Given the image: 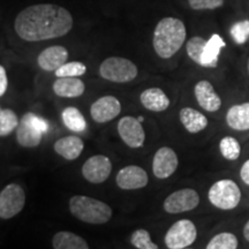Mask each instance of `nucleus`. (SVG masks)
<instances>
[{
	"mask_svg": "<svg viewBox=\"0 0 249 249\" xmlns=\"http://www.w3.org/2000/svg\"><path fill=\"white\" fill-rule=\"evenodd\" d=\"M73 27V18L66 8L54 4H37L21 11L14 28L20 38L40 42L67 35Z\"/></svg>",
	"mask_w": 249,
	"mask_h": 249,
	"instance_id": "obj_1",
	"label": "nucleus"
},
{
	"mask_svg": "<svg viewBox=\"0 0 249 249\" xmlns=\"http://www.w3.org/2000/svg\"><path fill=\"white\" fill-rule=\"evenodd\" d=\"M186 39V27L181 20L165 18L156 26L152 44L156 53L163 59L172 58Z\"/></svg>",
	"mask_w": 249,
	"mask_h": 249,
	"instance_id": "obj_2",
	"label": "nucleus"
},
{
	"mask_svg": "<svg viewBox=\"0 0 249 249\" xmlns=\"http://www.w3.org/2000/svg\"><path fill=\"white\" fill-rule=\"evenodd\" d=\"M71 213L81 222L92 225L107 223L112 217L110 205L83 195H75L70 200Z\"/></svg>",
	"mask_w": 249,
	"mask_h": 249,
	"instance_id": "obj_3",
	"label": "nucleus"
},
{
	"mask_svg": "<svg viewBox=\"0 0 249 249\" xmlns=\"http://www.w3.org/2000/svg\"><path fill=\"white\" fill-rule=\"evenodd\" d=\"M49 123L37 114H24L17 128V140L18 144L24 148H34L42 142L43 134L48 133Z\"/></svg>",
	"mask_w": 249,
	"mask_h": 249,
	"instance_id": "obj_4",
	"label": "nucleus"
},
{
	"mask_svg": "<svg viewBox=\"0 0 249 249\" xmlns=\"http://www.w3.org/2000/svg\"><path fill=\"white\" fill-rule=\"evenodd\" d=\"M208 197L218 209L232 210L240 203L241 191L233 180L223 179L211 186Z\"/></svg>",
	"mask_w": 249,
	"mask_h": 249,
	"instance_id": "obj_5",
	"label": "nucleus"
},
{
	"mask_svg": "<svg viewBox=\"0 0 249 249\" xmlns=\"http://www.w3.org/2000/svg\"><path fill=\"white\" fill-rule=\"evenodd\" d=\"M99 74L103 79L111 82L124 83L133 81L138 76V67L126 58L110 57L101 64Z\"/></svg>",
	"mask_w": 249,
	"mask_h": 249,
	"instance_id": "obj_6",
	"label": "nucleus"
},
{
	"mask_svg": "<svg viewBox=\"0 0 249 249\" xmlns=\"http://www.w3.org/2000/svg\"><path fill=\"white\" fill-rule=\"evenodd\" d=\"M26 204L24 189L18 183H9L0 193V218L11 219L20 213Z\"/></svg>",
	"mask_w": 249,
	"mask_h": 249,
	"instance_id": "obj_7",
	"label": "nucleus"
},
{
	"mask_svg": "<svg viewBox=\"0 0 249 249\" xmlns=\"http://www.w3.org/2000/svg\"><path fill=\"white\" fill-rule=\"evenodd\" d=\"M197 230L189 219H181L174 223L165 235V245L170 249H183L194 244Z\"/></svg>",
	"mask_w": 249,
	"mask_h": 249,
	"instance_id": "obj_8",
	"label": "nucleus"
},
{
	"mask_svg": "<svg viewBox=\"0 0 249 249\" xmlns=\"http://www.w3.org/2000/svg\"><path fill=\"white\" fill-rule=\"evenodd\" d=\"M200 203V196L192 188H183L167 196L164 201V210L169 213H181L194 210Z\"/></svg>",
	"mask_w": 249,
	"mask_h": 249,
	"instance_id": "obj_9",
	"label": "nucleus"
},
{
	"mask_svg": "<svg viewBox=\"0 0 249 249\" xmlns=\"http://www.w3.org/2000/svg\"><path fill=\"white\" fill-rule=\"evenodd\" d=\"M118 133L129 148H141L144 143L145 133L142 124L134 117H124L118 123Z\"/></svg>",
	"mask_w": 249,
	"mask_h": 249,
	"instance_id": "obj_10",
	"label": "nucleus"
},
{
	"mask_svg": "<svg viewBox=\"0 0 249 249\" xmlns=\"http://www.w3.org/2000/svg\"><path fill=\"white\" fill-rule=\"evenodd\" d=\"M112 171L111 160L107 156L96 155L90 157L82 166V176L91 183H102L107 180Z\"/></svg>",
	"mask_w": 249,
	"mask_h": 249,
	"instance_id": "obj_11",
	"label": "nucleus"
},
{
	"mask_svg": "<svg viewBox=\"0 0 249 249\" xmlns=\"http://www.w3.org/2000/svg\"><path fill=\"white\" fill-rule=\"evenodd\" d=\"M178 156L169 147L158 149L152 160V172L158 179H166L176 172L178 167Z\"/></svg>",
	"mask_w": 249,
	"mask_h": 249,
	"instance_id": "obj_12",
	"label": "nucleus"
},
{
	"mask_svg": "<svg viewBox=\"0 0 249 249\" xmlns=\"http://www.w3.org/2000/svg\"><path fill=\"white\" fill-rule=\"evenodd\" d=\"M121 112V104L114 96H103L90 108L91 118L96 123L105 124L113 120Z\"/></svg>",
	"mask_w": 249,
	"mask_h": 249,
	"instance_id": "obj_13",
	"label": "nucleus"
},
{
	"mask_svg": "<svg viewBox=\"0 0 249 249\" xmlns=\"http://www.w3.org/2000/svg\"><path fill=\"white\" fill-rule=\"evenodd\" d=\"M148 181L149 178L147 172L142 167L136 166V165H129V166L121 169L116 178L118 187L124 191L143 188L148 185Z\"/></svg>",
	"mask_w": 249,
	"mask_h": 249,
	"instance_id": "obj_14",
	"label": "nucleus"
},
{
	"mask_svg": "<svg viewBox=\"0 0 249 249\" xmlns=\"http://www.w3.org/2000/svg\"><path fill=\"white\" fill-rule=\"evenodd\" d=\"M194 92L198 105L205 111L216 112L222 107V99L209 81L202 80L196 83Z\"/></svg>",
	"mask_w": 249,
	"mask_h": 249,
	"instance_id": "obj_15",
	"label": "nucleus"
},
{
	"mask_svg": "<svg viewBox=\"0 0 249 249\" xmlns=\"http://www.w3.org/2000/svg\"><path fill=\"white\" fill-rule=\"evenodd\" d=\"M68 60V51L66 48L60 45H53L43 50L38 55L37 62L43 71H57Z\"/></svg>",
	"mask_w": 249,
	"mask_h": 249,
	"instance_id": "obj_16",
	"label": "nucleus"
},
{
	"mask_svg": "<svg viewBox=\"0 0 249 249\" xmlns=\"http://www.w3.org/2000/svg\"><path fill=\"white\" fill-rule=\"evenodd\" d=\"M86 86L82 80L75 76L58 77L53 83V91L59 97L75 98L83 95Z\"/></svg>",
	"mask_w": 249,
	"mask_h": 249,
	"instance_id": "obj_17",
	"label": "nucleus"
},
{
	"mask_svg": "<svg viewBox=\"0 0 249 249\" xmlns=\"http://www.w3.org/2000/svg\"><path fill=\"white\" fill-rule=\"evenodd\" d=\"M85 143L79 136L71 135L59 139L54 143V151L67 160H74L81 155Z\"/></svg>",
	"mask_w": 249,
	"mask_h": 249,
	"instance_id": "obj_18",
	"label": "nucleus"
},
{
	"mask_svg": "<svg viewBox=\"0 0 249 249\" xmlns=\"http://www.w3.org/2000/svg\"><path fill=\"white\" fill-rule=\"evenodd\" d=\"M141 103L147 110L163 112L170 107V99L160 88H149L141 93Z\"/></svg>",
	"mask_w": 249,
	"mask_h": 249,
	"instance_id": "obj_19",
	"label": "nucleus"
},
{
	"mask_svg": "<svg viewBox=\"0 0 249 249\" xmlns=\"http://www.w3.org/2000/svg\"><path fill=\"white\" fill-rule=\"evenodd\" d=\"M180 121L187 132L192 134L200 133L208 126L207 117L192 107H183L180 111Z\"/></svg>",
	"mask_w": 249,
	"mask_h": 249,
	"instance_id": "obj_20",
	"label": "nucleus"
},
{
	"mask_svg": "<svg viewBox=\"0 0 249 249\" xmlns=\"http://www.w3.org/2000/svg\"><path fill=\"white\" fill-rule=\"evenodd\" d=\"M226 123L235 130L249 129V103L233 105L227 111Z\"/></svg>",
	"mask_w": 249,
	"mask_h": 249,
	"instance_id": "obj_21",
	"label": "nucleus"
},
{
	"mask_svg": "<svg viewBox=\"0 0 249 249\" xmlns=\"http://www.w3.org/2000/svg\"><path fill=\"white\" fill-rule=\"evenodd\" d=\"M226 43L217 34L211 36L207 44L204 46L203 53H202V67H216L218 64V57H219L220 50L225 48Z\"/></svg>",
	"mask_w": 249,
	"mask_h": 249,
	"instance_id": "obj_22",
	"label": "nucleus"
},
{
	"mask_svg": "<svg viewBox=\"0 0 249 249\" xmlns=\"http://www.w3.org/2000/svg\"><path fill=\"white\" fill-rule=\"evenodd\" d=\"M54 249H88L89 245L85 239L75 233L61 231L55 233L52 239Z\"/></svg>",
	"mask_w": 249,
	"mask_h": 249,
	"instance_id": "obj_23",
	"label": "nucleus"
},
{
	"mask_svg": "<svg viewBox=\"0 0 249 249\" xmlns=\"http://www.w3.org/2000/svg\"><path fill=\"white\" fill-rule=\"evenodd\" d=\"M62 121L68 129L74 133H82L87 128V123L83 114L76 107H66L61 113Z\"/></svg>",
	"mask_w": 249,
	"mask_h": 249,
	"instance_id": "obj_24",
	"label": "nucleus"
},
{
	"mask_svg": "<svg viewBox=\"0 0 249 249\" xmlns=\"http://www.w3.org/2000/svg\"><path fill=\"white\" fill-rule=\"evenodd\" d=\"M18 121L17 113L11 108H2L0 112V136H8L18 128Z\"/></svg>",
	"mask_w": 249,
	"mask_h": 249,
	"instance_id": "obj_25",
	"label": "nucleus"
},
{
	"mask_svg": "<svg viewBox=\"0 0 249 249\" xmlns=\"http://www.w3.org/2000/svg\"><path fill=\"white\" fill-rule=\"evenodd\" d=\"M219 149L222 155L229 160H235L240 157L241 145L238 140L232 136H225L220 140Z\"/></svg>",
	"mask_w": 249,
	"mask_h": 249,
	"instance_id": "obj_26",
	"label": "nucleus"
},
{
	"mask_svg": "<svg viewBox=\"0 0 249 249\" xmlns=\"http://www.w3.org/2000/svg\"><path fill=\"white\" fill-rule=\"evenodd\" d=\"M208 249H236L238 239L233 233L223 232L214 235L207 246Z\"/></svg>",
	"mask_w": 249,
	"mask_h": 249,
	"instance_id": "obj_27",
	"label": "nucleus"
},
{
	"mask_svg": "<svg viewBox=\"0 0 249 249\" xmlns=\"http://www.w3.org/2000/svg\"><path fill=\"white\" fill-rule=\"evenodd\" d=\"M205 44H207V40L202 38L200 36L192 37V38L187 42V54H188V57L191 58L193 61L198 64L200 66L202 62V53H203Z\"/></svg>",
	"mask_w": 249,
	"mask_h": 249,
	"instance_id": "obj_28",
	"label": "nucleus"
},
{
	"mask_svg": "<svg viewBox=\"0 0 249 249\" xmlns=\"http://www.w3.org/2000/svg\"><path fill=\"white\" fill-rule=\"evenodd\" d=\"M87 71V67L85 64L80 61H71L64 64L60 68L55 71V76L57 77H66V76H82Z\"/></svg>",
	"mask_w": 249,
	"mask_h": 249,
	"instance_id": "obj_29",
	"label": "nucleus"
},
{
	"mask_svg": "<svg viewBox=\"0 0 249 249\" xmlns=\"http://www.w3.org/2000/svg\"><path fill=\"white\" fill-rule=\"evenodd\" d=\"M130 242L135 248L139 249H157L158 246L151 241L150 233L147 230H136L130 236Z\"/></svg>",
	"mask_w": 249,
	"mask_h": 249,
	"instance_id": "obj_30",
	"label": "nucleus"
},
{
	"mask_svg": "<svg viewBox=\"0 0 249 249\" xmlns=\"http://www.w3.org/2000/svg\"><path fill=\"white\" fill-rule=\"evenodd\" d=\"M230 34L236 44H244L249 38V21L244 20L234 23L231 27Z\"/></svg>",
	"mask_w": 249,
	"mask_h": 249,
	"instance_id": "obj_31",
	"label": "nucleus"
},
{
	"mask_svg": "<svg viewBox=\"0 0 249 249\" xmlns=\"http://www.w3.org/2000/svg\"><path fill=\"white\" fill-rule=\"evenodd\" d=\"M189 5L195 11L202 9H216L222 7L224 0H188Z\"/></svg>",
	"mask_w": 249,
	"mask_h": 249,
	"instance_id": "obj_32",
	"label": "nucleus"
},
{
	"mask_svg": "<svg viewBox=\"0 0 249 249\" xmlns=\"http://www.w3.org/2000/svg\"><path fill=\"white\" fill-rule=\"evenodd\" d=\"M8 86V80H7V74H6V70L0 65V97L5 95L6 90H7Z\"/></svg>",
	"mask_w": 249,
	"mask_h": 249,
	"instance_id": "obj_33",
	"label": "nucleus"
},
{
	"mask_svg": "<svg viewBox=\"0 0 249 249\" xmlns=\"http://www.w3.org/2000/svg\"><path fill=\"white\" fill-rule=\"evenodd\" d=\"M240 176H241L242 181H244L246 185L249 186V160L247 161H245V164L242 165Z\"/></svg>",
	"mask_w": 249,
	"mask_h": 249,
	"instance_id": "obj_34",
	"label": "nucleus"
},
{
	"mask_svg": "<svg viewBox=\"0 0 249 249\" xmlns=\"http://www.w3.org/2000/svg\"><path fill=\"white\" fill-rule=\"evenodd\" d=\"M244 235H245L246 240L249 241V220L247 222V224H246V226L244 229Z\"/></svg>",
	"mask_w": 249,
	"mask_h": 249,
	"instance_id": "obj_35",
	"label": "nucleus"
},
{
	"mask_svg": "<svg viewBox=\"0 0 249 249\" xmlns=\"http://www.w3.org/2000/svg\"><path fill=\"white\" fill-rule=\"evenodd\" d=\"M138 120L140 121V123H142V121H143V120H144V118H143L142 116H140V117H138Z\"/></svg>",
	"mask_w": 249,
	"mask_h": 249,
	"instance_id": "obj_36",
	"label": "nucleus"
},
{
	"mask_svg": "<svg viewBox=\"0 0 249 249\" xmlns=\"http://www.w3.org/2000/svg\"><path fill=\"white\" fill-rule=\"evenodd\" d=\"M1 110H2V108H1V107H0V112H1Z\"/></svg>",
	"mask_w": 249,
	"mask_h": 249,
	"instance_id": "obj_37",
	"label": "nucleus"
}]
</instances>
